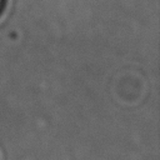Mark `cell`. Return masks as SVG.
I'll use <instances>...</instances> for the list:
<instances>
[{
    "label": "cell",
    "instance_id": "6da1fadb",
    "mask_svg": "<svg viewBox=\"0 0 160 160\" xmlns=\"http://www.w3.org/2000/svg\"><path fill=\"white\" fill-rule=\"evenodd\" d=\"M5 4H6V0H0V15H1L4 8H5Z\"/></svg>",
    "mask_w": 160,
    "mask_h": 160
}]
</instances>
